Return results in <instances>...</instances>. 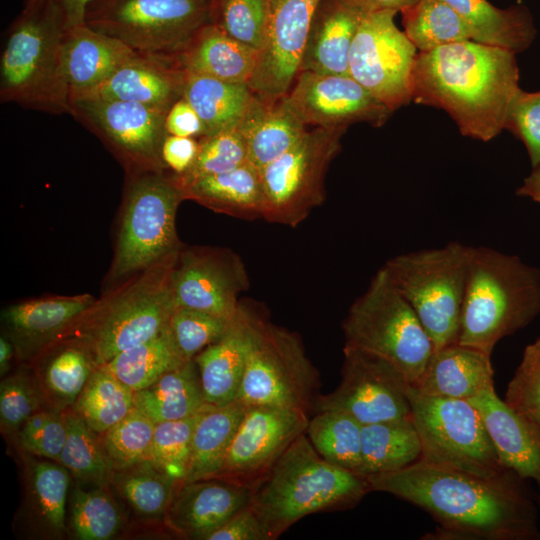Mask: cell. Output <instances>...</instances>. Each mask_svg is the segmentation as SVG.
Listing matches in <instances>:
<instances>
[{
  "label": "cell",
  "mask_w": 540,
  "mask_h": 540,
  "mask_svg": "<svg viewBox=\"0 0 540 540\" xmlns=\"http://www.w3.org/2000/svg\"><path fill=\"white\" fill-rule=\"evenodd\" d=\"M16 349L12 341L4 334L0 338V374L5 375L9 370Z\"/></svg>",
  "instance_id": "be15d7a7"
},
{
  "label": "cell",
  "mask_w": 540,
  "mask_h": 540,
  "mask_svg": "<svg viewBox=\"0 0 540 540\" xmlns=\"http://www.w3.org/2000/svg\"><path fill=\"white\" fill-rule=\"evenodd\" d=\"M202 412L155 424L148 459L179 482L186 474L194 428Z\"/></svg>",
  "instance_id": "c3c4849f"
},
{
  "label": "cell",
  "mask_w": 540,
  "mask_h": 540,
  "mask_svg": "<svg viewBox=\"0 0 540 540\" xmlns=\"http://www.w3.org/2000/svg\"><path fill=\"white\" fill-rule=\"evenodd\" d=\"M515 55L474 40L418 52L412 100L447 112L463 136L490 141L505 129L520 89Z\"/></svg>",
  "instance_id": "7a4b0ae2"
},
{
  "label": "cell",
  "mask_w": 540,
  "mask_h": 540,
  "mask_svg": "<svg viewBox=\"0 0 540 540\" xmlns=\"http://www.w3.org/2000/svg\"><path fill=\"white\" fill-rule=\"evenodd\" d=\"M408 397L422 446L420 459L487 478L508 471L499 462L481 413L469 400L428 396L411 386Z\"/></svg>",
  "instance_id": "7c38bea8"
},
{
  "label": "cell",
  "mask_w": 540,
  "mask_h": 540,
  "mask_svg": "<svg viewBox=\"0 0 540 540\" xmlns=\"http://www.w3.org/2000/svg\"><path fill=\"white\" fill-rule=\"evenodd\" d=\"M345 345L375 354L395 366L412 386L434 345L416 312L383 266L342 322Z\"/></svg>",
  "instance_id": "52a82bcc"
},
{
  "label": "cell",
  "mask_w": 540,
  "mask_h": 540,
  "mask_svg": "<svg viewBox=\"0 0 540 540\" xmlns=\"http://www.w3.org/2000/svg\"><path fill=\"white\" fill-rule=\"evenodd\" d=\"M540 315V270L517 255L471 248L457 343L491 355Z\"/></svg>",
  "instance_id": "277c9868"
},
{
  "label": "cell",
  "mask_w": 540,
  "mask_h": 540,
  "mask_svg": "<svg viewBox=\"0 0 540 540\" xmlns=\"http://www.w3.org/2000/svg\"><path fill=\"white\" fill-rule=\"evenodd\" d=\"M258 58L259 51L231 38L213 23L204 26L174 57L186 72L244 83H249Z\"/></svg>",
  "instance_id": "4dcf8cb0"
},
{
  "label": "cell",
  "mask_w": 540,
  "mask_h": 540,
  "mask_svg": "<svg viewBox=\"0 0 540 540\" xmlns=\"http://www.w3.org/2000/svg\"><path fill=\"white\" fill-rule=\"evenodd\" d=\"M180 184L185 199H192L214 211L243 219L262 217L264 194L260 172L249 162L224 173Z\"/></svg>",
  "instance_id": "1f68e13d"
},
{
  "label": "cell",
  "mask_w": 540,
  "mask_h": 540,
  "mask_svg": "<svg viewBox=\"0 0 540 540\" xmlns=\"http://www.w3.org/2000/svg\"><path fill=\"white\" fill-rule=\"evenodd\" d=\"M186 362L166 327L155 337L120 352L104 366L133 392H137Z\"/></svg>",
  "instance_id": "ab89813d"
},
{
  "label": "cell",
  "mask_w": 540,
  "mask_h": 540,
  "mask_svg": "<svg viewBox=\"0 0 540 540\" xmlns=\"http://www.w3.org/2000/svg\"><path fill=\"white\" fill-rule=\"evenodd\" d=\"M531 199H532L533 201H535V202H537V203L540 204V192H538V193H536L535 195H533V196L531 197Z\"/></svg>",
  "instance_id": "e7e4bbea"
},
{
  "label": "cell",
  "mask_w": 540,
  "mask_h": 540,
  "mask_svg": "<svg viewBox=\"0 0 540 540\" xmlns=\"http://www.w3.org/2000/svg\"><path fill=\"white\" fill-rule=\"evenodd\" d=\"M96 304L89 294L55 296L13 304L2 312L5 335L16 354L28 359L65 332Z\"/></svg>",
  "instance_id": "7402d4cb"
},
{
  "label": "cell",
  "mask_w": 540,
  "mask_h": 540,
  "mask_svg": "<svg viewBox=\"0 0 540 540\" xmlns=\"http://www.w3.org/2000/svg\"><path fill=\"white\" fill-rule=\"evenodd\" d=\"M353 5L364 13H372L379 11H395L402 12L403 10L414 5L419 0H344Z\"/></svg>",
  "instance_id": "94428289"
},
{
  "label": "cell",
  "mask_w": 540,
  "mask_h": 540,
  "mask_svg": "<svg viewBox=\"0 0 540 540\" xmlns=\"http://www.w3.org/2000/svg\"><path fill=\"white\" fill-rule=\"evenodd\" d=\"M257 319L241 304L225 333L193 359L208 404L222 406L237 400Z\"/></svg>",
  "instance_id": "603a6c76"
},
{
  "label": "cell",
  "mask_w": 540,
  "mask_h": 540,
  "mask_svg": "<svg viewBox=\"0 0 540 540\" xmlns=\"http://www.w3.org/2000/svg\"><path fill=\"white\" fill-rule=\"evenodd\" d=\"M367 480L371 491L389 493L426 511L438 524L428 539L540 537L536 506L523 479L511 470L487 478L419 459Z\"/></svg>",
  "instance_id": "6da1fadb"
},
{
  "label": "cell",
  "mask_w": 540,
  "mask_h": 540,
  "mask_svg": "<svg viewBox=\"0 0 540 540\" xmlns=\"http://www.w3.org/2000/svg\"><path fill=\"white\" fill-rule=\"evenodd\" d=\"M421 456V441L411 415L362 425L360 474L367 477L401 470Z\"/></svg>",
  "instance_id": "8d00e7d4"
},
{
  "label": "cell",
  "mask_w": 540,
  "mask_h": 540,
  "mask_svg": "<svg viewBox=\"0 0 540 540\" xmlns=\"http://www.w3.org/2000/svg\"><path fill=\"white\" fill-rule=\"evenodd\" d=\"M178 255L147 268L139 279L105 303H96L63 338L73 336L72 340L85 346L100 366L160 334L176 308L171 277Z\"/></svg>",
  "instance_id": "8992f818"
},
{
  "label": "cell",
  "mask_w": 540,
  "mask_h": 540,
  "mask_svg": "<svg viewBox=\"0 0 540 540\" xmlns=\"http://www.w3.org/2000/svg\"><path fill=\"white\" fill-rule=\"evenodd\" d=\"M287 98L308 126L348 128L365 122L382 126L390 110L349 74H318L302 71Z\"/></svg>",
  "instance_id": "d6986e66"
},
{
  "label": "cell",
  "mask_w": 540,
  "mask_h": 540,
  "mask_svg": "<svg viewBox=\"0 0 540 540\" xmlns=\"http://www.w3.org/2000/svg\"><path fill=\"white\" fill-rule=\"evenodd\" d=\"M540 192V165L533 168V171L524 179L522 185L517 189L518 196L531 198Z\"/></svg>",
  "instance_id": "6125c7cd"
},
{
  "label": "cell",
  "mask_w": 540,
  "mask_h": 540,
  "mask_svg": "<svg viewBox=\"0 0 540 540\" xmlns=\"http://www.w3.org/2000/svg\"><path fill=\"white\" fill-rule=\"evenodd\" d=\"M155 423L133 407L120 421L100 435L114 470L148 459Z\"/></svg>",
  "instance_id": "7dc6e473"
},
{
  "label": "cell",
  "mask_w": 540,
  "mask_h": 540,
  "mask_svg": "<svg viewBox=\"0 0 540 540\" xmlns=\"http://www.w3.org/2000/svg\"><path fill=\"white\" fill-rule=\"evenodd\" d=\"M134 407L157 424L188 418L213 406L204 398L198 369L191 360L134 392Z\"/></svg>",
  "instance_id": "e575fe53"
},
{
  "label": "cell",
  "mask_w": 540,
  "mask_h": 540,
  "mask_svg": "<svg viewBox=\"0 0 540 540\" xmlns=\"http://www.w3.org/2000/svg\"><path fill=\"white\" fill-rule=\"evenodd\" d=\"M164 111L141 103L75 98L70 115L97 135L134 172L166 170L161 149L168 135Z\"/></svg>",
  "instance_id": "9a60e30c"
},
{
  "label": "cell",
  "mask_w": 540,
  "mask_h": 540,
  "mask_svg": "<svg viewBox=\"0 0 540 540\" xmlns=\"http://www.w3.org/2000/svg\"><path fill=\"white\" fill-rule=\"evenodd\" d=\"M184 81L185 71L174 58L138 54L95 89L76 98L132 101L168 111L183 97Z\"/></svg>",
  "instance_id": "d4e9b609"
},
{
  "label": "cell",
  "mask_w": 540,
  "mask_h": 540,
  "mask_svg": "<svg viewBox=\"0 0 540 540\" xmlns=\"http://www.w3.org/2000/svg\"><path fill=\"white\" fill-rule=\"evenodd\" d=\"M171 284L176 307L231 320L240 308L238 296L248 280L235 254L203 249L179 253Z\"/></svg>",
  "instance_id": "ffe728a7"
},
{
  "label": "cell",
  "mask_w": 540,
  "mask_h": 540,
  "mask_svg": "<svg viewBox=\"0 0 540 540\" xmlns=\"http://www.w3.org/2000/svg\"><path fill=\"white\" fill-rule=\"evenodd\" d=\"M183 98L201 118L205 136H210L238 128L256 94L248 83L229 82L185 71Z\"/></svg>",
  "instance_id": "d6a6232c"
},
{
  "label": "cell",
  "mask_w": 540,
  "mask_h": 540,
  "mask_svg": "<svg viewBox=\"0 0 540 540\" xmlns=\"http://www.w3.org/2000/svg\"><path fill=\"white\" fill-rule=\"evenodd\" d=\"M207 540H271L257 513L249 505L237 512Z\"/></svg>",
  "instance_id": "9f6ffc18"
},
{
  "label": "cell",
  "mask_w": 540,
  "mask_h": 540,
  "mask_svg": "<svg viewBox=\"0 0 540 540\" xmlns=\"http://www.w3.org/2000/svg\"><path fill=\"white\" fill-rule=\"evenodd\" d=\"M320 1L270 0L265 43L248 83L261 100L271 103L289 93Z\"/></svg>",
  "instance_id": "ac0fdd59"
},
{
  "label": "cell",
  "mask_w": 540,
  "mask_h": 540,
  "mask_svg": "<svg viewBox=\"0 0 540 540\" xmlns=\"http://www.w3.org/2000/svg\"><path fill=\"white\" fill-rule=\"evenodd\" d=\"M165 128L170 135L197 139L205 136L201 118L183 97L177 100L168 110L165 118Z\"/></svg>",
  "instance_id": "680465c9"
},
{
  "label": "cell",
  "mask_w": 540,
  "mask_h": 540,
  "mask_svg": "<svg viewBox=\"0 0 540 540\" xmlns=\"http://www.w3.org/2000/svg\"><path fill=\"white\" fill-rule=\"evenodd\" d=\"M471 248L453 241L440 248L399 254L384 265L416 312L434 350L458 341Z\"/></svg>",
  "instance_id": "ba28073f"
},
{
  "label": "cell",
  "mask_w": 540,
  "mask_h": 540,
  "mask_svg": "<svg viewBox=\"0 0 540 540\" xmlns=\"http://www.w3.org/2000/svg\"><path fill=\"white\" fill-rule=\"evenodd\" d=\"M247 406L239 400L203 411L195 425L184 479L217 477Z\"/></svg>",
  "instance_id": "d590c367"
},
{
  "label": "cell",
  "mask_w": 540,
  "mask_h": 540,
  "mask_svg": "<svg viewBox=\"0 0 540 540\" xmlns=\"http://www.w3.org/2000/svg\"><path fill=\"white\" fill-rule=\"evenodd\" d=\"M442 1L464 20L474 41L517 54L526 50L535 39L532 17L523 6L501 9L487 0Z\"/></svg>",
  "instance_id": "836d02e7"
},
{
  "label": "cell",
  "mask_w": 540,
  "mask_h": 540,
  "mask_svg": "<svg viewBox=\"0 0 540 540\" xmlns=\"http://www.w3.org/2000/svg\"><path fill=\"white\" fill-rule=\"evenodd\" d=\"M270 0H213L212 23L236 41L261 51Z\"/></svg>",
  "instance_id": "bcb514c9"
},
{
  "label": "cell",
  "mask_w": 540,
  "mask_h": 540,
  "mask_svg": "<svg viewBox=\"0 0 540 540\" xmlns=\"http://www.w3.org/2000/svg\"><path fill=\"white\" fill-rule=\"evenodd\" d=\"M138 54L122 41L86 23L67 28L63 63L70 100L95 89Z\"/></svg>",
  "instance_id": "484cf974"
},
{
  "label": "cell",
  "mask_w": 540,
  "mask_h": 540,
  "mask_svg": "<svg viewBox=\"0 0 540 540\" xmlns=\"http://www.w3.org/2000/svg\"><path fill=\"white\" fill-rule=\"evenodd\" d=\"M14 437L22 452L59 463L67 439L65 410L45 407L37 411Z\"/></svg>",
  "instance_id": "f5cc1de1"
},
{
  "label": "cell",
  "mask_w": 540,
  "mask_h": 540,
  "mask_svg": "<svg viewBox=\"0 0 540 540\" xmlns=\"http://www.w3.org/2000/svg\"><path fill=\"white\" fill-rule=\"evenodd\" d=\"M238 129L246 144L248 161L258 170L284 154L308 130L287 95L271 103L256 95Z\"/></svg>",
  "instance_id": "f546056e"
},
{
  "label": "cell",
  "mask_w": 540,
  "mask_h": 540,
  "mask_svg": "<svg viewBox=\"0 0 540 540\" xmlns=\"http://www.w3.org/2000/svg\"><path fill=\"white\" fill-rule=\"evenodd\" d=\"M48 407L35 375L18 371L0 384V424L4 434L14 436L37 411Z\"/></svg>",
  "instance_id": "816d5d0a"
},
{
  "label": "cell",
  "mask_w": 540,
  "mask_h": 540,
  "mask_svg": "<svg viewBox=\"0 0 540 540\" xmlns=\"http://www.w3.org/2000/svg\"><path fill=\"white\" fill-rule=\"evenodd\" d=\"M231 320L190 308L176 307L167 329L181 357L191 361L225 333Z\"/></svg>",
  "instance_id": "681fc988"
},
{
  "label": "cell",
  "mask_w": 540,
  "mask_h": 540,
  "mask_svg": "<svg viewBox=\"0 0 540 540\" xmlns=\"http://www.w3.org/2000/svg\"><path fill=\"white\" fill-rule=\"evenodd\" d=\"M505 129L514 133L525 145L532 167L540 165V91L521 88L512 100Z\"/></svg>",
  "instance_id": "11a10c76"
},
{
  "label": "cell",
  "mask_w": 540,
  "mask_h": 540,
  "mask_svg": "<svg viewBox=\"0 0 540 540\" xmlns=\"http://www.w3.org/2000/svg\"><path fill=\"white\" fill-rule=\"evenodd\" d=\"M347 128L313 127L280 157L263 167L262 217L295 227L325 199V175L341 149Z\"/></svg>",
  "instance_id": "4fadbf2b"
},
{
  "label": "cell",
  "mask_w": 540,
  "mask_h": 540,
  "mask_svg": "<svg viewBox=\"0 0 540 540\" xmlns=\"http://www.w3.org/2000/svg\"><path fill=\"white\" fill-rule=\"evenodd\" d=\"M67 439L59 463L85 487H110L114 467L94 432L72 409L65 410Z\"/></svg>",
  "instance_id": "60d3db41"
},
{
  "label": "cell",
  "mask_w": 540,
  "mask_h": 540,
  "mask_svg": "<svg viewBox=\"0 0 540 540\" xmlns=\"http://www.w3.org/2000/svg\"><path fill=\"white\" fill-rule=\"evenodd\" d=\"M395 11L366 13L354 37L348 73L394 111L412 100L417 49L394 22Z\"/></svg>",
  "instance_id": "5bb4252c"
},
{
  "label": "cell",
  "mask_w": 540,
  "mask_h": 540,
  "mask_svg": "<svg viewBox=\"0 0 540 540\" xmlns=\"http://www.w3.org/2000/svg\"><path fill=\"white\" fill-rule=\"evenodd\" d=\"M505 403L540 426V336L524 349L508 383Z\"/></svg>",
  "instance_id": "db71d44e"
},
{
  "label": "cell",
  "mask_w": 540,
  "mask_h": 540,
  "mask_svg": "<svg viewBox=\"0 0 540 540\" xmlns=\"http://www.w3.org/2000/svg\"><path fill=\"white\" fill-rule=\"evenodd\" d=\"M309 419L308 414L295 409L247 406L217 477L253 489L305 432Z\"/></svg>",
  "instance_id": "e0dca14e"
},
{
  "label": "cell",
  "mask_w": 540,
  "mask_h": 540,
  "mask_svg": "<svg viewBox=\"0 0 540 540\" xmlns=\"http://www.w3.org/2000/svg\"><path fill=\"white\" fill-rule=\"evenodd\" d=\"M370 491L366 476L326 461L304 432L253 488L250 506L274 540L310 514L356 506Z\"/></svg>",
  "instance_id": "3957f363"
},
{
  "label": "cell",
  "mask_w": 540,
  "mask_h": 540,
  "mask_svg": "<svg viewBox=\"0 0 540 540\" xmlns=\"http://www.w3.org/2000/svg\"><path fill=\"white\" fill-rule=\"evenodd\" d=\"M319 387L318 370L300 337L258 317L237 400L310 415Z\"/></svg>",
  "instance_id": "8fae6325"
},
{
  "label": "cell",
  "mask_w": 540,
  "mask_h": 540,
  "mask_svg": "<svg viewBox=\"0 0 540 540\" xmlns=\"http://www.w3.org/2000/svg\"><path fill=\"white\" fill-rule=\"evenodd\" d=\"M25 476L24 514L43 538H61L67 531L70 472L60 463L22 452Z\"/></svg>",
  "instance_id": "f1b7e54d"
},
{
  "label": "cell",
  "mask_w": 540,
  "mask_h": 540,
  "mask_svg": "<svg viewBox=\"0 0 540 540\" xmlns=\"http://www.w3.org/2000/svg\"><path fill=\"white\" fill-rule=\"evenodd\" d=\"M409 386L385 359L344 346L341 380L332 392L318 396L314 411H342L362 425L409 416Z\"/></svg>",
  "instance_id": "2e32d148"
},
{
  "label": "cell",
  "mask_w": 540,
  "mask_h": 540,
  "mask_svg": "<svg viewBox=\"0 0 540 540\" xmlns=\"http://www.w3.org/2000/svg\"><path fill=\"white\" fill-rule=\"evenodd\" d=\"M402 17L404 33L419 52L472 40L467 24L442 0H419Z\"/></svg>",
  "instance_id": "ee69618b"
},
{
  "label": "cell",
  "mask_w": 540,
  "mask_h": 540,
  "mask_svg": "<svg viewBox=\"0 0 540 540\" xmlns=\"http://www.w3.org/2000/svg\"><path fill=\"white\" fill-rule=\"evenodd\" d=\"M212 4L213 0H93L85 23L139 54L174 58L212 23Z\"/></svg>",
  "instance_id": "9c48e42d"
},
{
  "label": "cell",
  "mask_w": 540,
  "mask_h": 540,
  "mask_svg": "<svg viewBox=\"0 0 540 540\" xmlns=\"http://www.w3.org/2000/svg\"><path fill=\"white\" fill-rule=\"evenodd\" d=\"M199 139L168 134L161 149L162 161L173 174L183 176L195 163Z\"/></svg>",
  "instance_id": "6f0895ef"
},
{
  "label": "cell",
  "mask_w": 540,
  "mask_h": 540,
  "mask_svg": "<svg viewBox=\"0 0 540 540\" xmlns=\"http://www.w3.org/2000/svg\"><path fill=\"white\" fill-rule=\"evenodd\" d=\"M469 401L481 413L501 465L533 480L540 500V426L509 407L495 389Z\"/></svg>",
  "instance_id": "cb8c5ba5"
},
{
  "label": "cell",
  "mask_w": 540,
  "mask_h": 540,
  "mask_svg": "<svg viewBox=\"0 0 540 540\" xmlns=\"http://www.w3.org/2000/svg\"><path fill=\"white\" fill-rule=\"evenodd\" d=\"M252 493L253 489L246 485L219 477L179 482L165 521L185 538L207 540L250 504Z\"/></svg>",
  "instance_id": "44dd1931"
},
{
  "label": "cell",
  "mask_w": 540,
  "mask_h": 540,
  "mask_svg": "<svg viewBox=\"0 0 540 540\" xmlns=\"http://www.w3.org/2000/svg\"><path fill=\"white\" fill-rule=\"evenodd\" d=\"M490 356L459 343L434 350L411 387L428 396L470 400L494 389Z\"/></svg>",
  "instance_id": "4316f807"
},
{
  "label": "cell",
  "mask_w": 540,
  "mask_h": 540,
  "mask_svg": "<svg viewBox=\"0 0 540 540\" xmlns=\"http://www.w3.org/2000/svg\"><path fill=\"white\" fill-rule=\"evenodd\" d=\"M365 14L344 0H321L312 21L300 72L349 74L350 49Z\"/></svg>",
  "instance_id": "83f0119b"
},
{
  "label": "cell",
  "mask_w": 540,
  "mask_h": 540,
  "mask_svg": "<svg viewBox=\"0 0 540 540\" xmlns=\"http://www.w3.org/2000/svg\"><path fill=\"white\" fill-rule=\"evenodd\" d=\"M539 539H540V537H539Z\"/></svg>",
  "instance_id": "03108f58"
},
{
  "label": "cell",
  "mask_w": 540,
  "mask_h": 540,
  "mask_svg": "<svg viewBox=\"0 0 540 540\" xmlns=\"http://www.w3.org/2000/svg\"><path fill=\"white\" fill-rule=\"evenodd\" d=\"M134 407V392L104 365L96 366L72 409L96 433L102 434Z\"/></svg>",
  "instance_id": "7bdbcfd3"
},
{
  "label": "cell",
  "mask_w": 540,
  "mask_h": 540,
  "mask_svg": "<svg viewBox=\"0 0 540 540\" xmlns=\"http://www.w3.org/2000/svg\"><path fill=\"white\" fill-rule=\"evenodd\" d=\"M96 364L88 349L70 339L50 351L39 364L35 377L46 405L72 408Z\"/></svg>",
  "instance_id": "74e56055"
},
{
  "label": "cell",
  "mask_w": 540,
  "mask_h": 540,
  "mask_svg": "<svg viewBox=\"0 0 540 540\" xmlns=\"http://www.w3.org/2000/svg\"><path fill=\"white\" fill-rule=\"evenodd\" d=\"M184 199L175 174L166 175L165 170L135 172L126 194L113 278L146 270L180 253L175 219Z\"/></svg>",
  "instance_id": "30bf717a"
},
{
  "label": "cell",
  "mask_w": 540,
  "mask_h": 540,
  "mask_svg": "<svg viewBox=\"0 0 540 540\" xmlns=\"http://www.w3.org/2000/svg\"><path fill=\"white\" fill-rule=\"evenodd\" d=\"M66 21L47 0L24 2L0 57V99L52 114L70 113L63 63Z\"/></svg>",
  "instance_id": "5b68a950"
},
{
  "label": "cell",
  "mask_w": 540,
  "mask_h": 540,
  "mask_svg": "<svg viewBox=\"0 0 540 540\" xmlns=\"http://www.w3.org/2000/svg\"><path fill=\"white\" fill-rule=\"evenodd\" d=\"M110 487H85L77 483L69 497V529L79 540H108L122 528L119 505Z\"/></svg>",
  "instance_id": "f6af8a7d"
},
{
  "label": "cell",
  "mask_w": 540,
  "mask_h": 540,
  "mask_svg": "<svg viewBox=\"0 0 540 540\" xmlns=\"http://www.w3.org/2000/svg\"><path fill=\"white\" fill-rule=\"evenodd\" d=\"M31 1V0H24ZM55 4L63 13L67 28L85 23V14L93 0H47Z\"/></svg>",
  "instance_id": "91938a15"
},
{
  "label": "cell",
  "mask_w": 540,
  "mask_h": 540,
  "mask_svg": "<svg viewBox=\"0 0 540 540\" xmlns=\"http://www.w3.org/2000/svg\"><path fill=\"white\" fill-rule=\"evenodd\" d=\"M248 161L244 138L238 128L219 132L199 139V151L192 168L183 176L184 183L195 178L233 170Z\"/></svg>",
  "instance_id": "f907efd6"
},
{
  "label": "cell",
  "mask_w": 540,
  "mask_h": 540,
  "mask_svg": "<svg viewBox=\"0 0 540 540\" xmlns=\"http://www.w3.org/2000/svg\"><path fill=\"white\" fill-rule=\"evenodd\" d=\"M361 430L362 424L352 416L327 409L309 419L305 434L326 461L360 474Z\"/></svg>",
  "instance_id": "b9f144b4"
},
{
  "label": "cell",
  "mask_w": 540,
  "mask_h": 540,
  "mask_svg": "<svg viewBox=\"0 0 540 540\" xmlns=\"http://www.w3.org/2000/svg\"><path fill=\"white\" fill-rule=\"evenodd\" d=\"M179 481L149 459L114 470L110 488L138 517L164 519Z\"/></svg>",
  "instance_id": "f35d334b"
}]
</instances>
